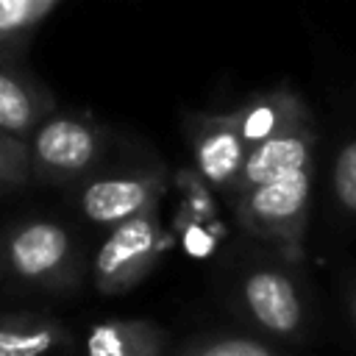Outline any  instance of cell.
Returning <instances> with one entry per match:
<instances>
[{"instance_id": "6", "label": "cell", "mask_w": 356, "mask_h": 356, "mask_svg": "<svg viewBox=\"0 0 356 356\" xmlns=\"http://www.w3.org/2000/svg\"><path fill=\"white\" fill-rule=\"evenodd\" d=\"M92 259V284L100 295H125L159 264L164 231L159 206H150L111 228Z\"/></svg>"}, {"instance_id": "16", "label": "cell", "mask_w": 356, "mask_h": 356, "mask_svg": "<svg viewBox=\"0 0 356 356\" xmlns=\"http://www.w3.org/2000/svg\"><path fill=\"white\" fill-rule=\"evenodd\" d=\"M44 19L33 0H0V58L17 56Z\"/></svg>"}, {"instance_id": "11", "label": "cell", "mask_w": 356, "mask_h": 356, "mask_svg": "<svg viewBox=\"0 0 356 356\" xmlns=\"http://www.w3.org/2000/svg\"><path fill=\"white\" fill-rule=\"evenodd\" d=\"M175 181L184 192V203H181V211L175 217L181 245L189 256L206 259L217 248L220 234H222L220 220H217V209L211 200V186L195 170L178 172Z\"/></svg>"}, {"instance_id": "12", "label": "cell", "mask_w": 356, "mask_h": 356, "mask_svg": "<svg viewBox=\"0 0 356 356\" xmlns=\"http://www.w3.org/2000/svg\"><path fill=\"white\" fill-rule=\"evenodd\" d=\"M170 334L153 320H103L86 334V356H170Z\"/></svg>"}, {"instance_id": "2", "label": "cell", "mask_w": 356, "mask_h": 356, "mask_svg": "<svg viewBox=\"0 0 356 356\" xmlns=\"http://www.w3.org/2000/svg\"><path fill=\"white\" fill-rule=\"evenodd\" d=\"M314 167L286 172L225 195L234 220L261 245L286 261H303V242L312 211Z\"/></svg>"}, {"instance_id": "8", "label": "cell", "mask_w": 356, "mask_h": 356, "mask_svg": "<svg viewBox=\"0 0 356 356\" xmlns=\"http://www.w3.org/2000/svg\"><path fill=\"white\" fill-rule=\"evenodd\" d=\"M317 142H320L317 125L306 122V125L289 128L284 134H275L259 145H250L245 164L239 170V178H236L231 192L270 181V178H278V175H286V172L312 170L317 161Z\"/></svg>"}, {"instance_id": "20", "label": "cell", "mask_w": 356, "mask_h": 356, "mask_svg": "<svg viewBox=\"0 0 356 356\" xmlns=\"http://www.w3.org/2000/svg\"><path fill=\"white\" fill-rule=\"evenodd\" d=\"M6 275V264H3V234H0V278Z\"/></svg>"}, {"instance_id": "14", "label": "cell", "mask_w": 356, "mask_h": 356, "mask_svg": "<svg viewBox=\"0 0 356 356\" xmlns=\"http://www.w3.org/2000/svg\"><path fill=\"white\" fill-rule=\"evenodd\" d=\"M170 356H289V353H284L264 337L209 331L170 348Z\"/></svg>"}, {"instance_id": "4", "label": "cell", "mask_w": 356, "mask_h": 356, "mask_svg": "<svg viewBox=\"0 0 356 356\" xmlns=\"http://www.w3.org/2000/svg\"><path fill=\"white\" fill-rule=\"evenodd\" d=\"M3 234V264L14 281L42 292H72L86 273L83 248L75 234L50 217H31Z\"/></svg>"}, {"instance_id": "7", "label": "cell", "mask_w": 356, "mask_h": 356, "mask_svg": "<svg viewBox=\"0 0 356 356\" xmlns=\"http://www.w3.org/2000/svg\"><path fill=\"white\" fill-rule=\"evenodd\" d=\"M181 128L195 161V172L222 197L234 189L248 156V145L231 111H186Z\"/></svg>"}, {"instance_id": "13", "label": "cell", "mask_w": 356, "mask_h": 356, "mask_svg": "<svg viewBox=\"0 0 356 356\" xmlns=\"http://www.w3.org/2000/svg\"><path fill=\"white\" fill-rule=\"evenodd\" d=\"M70 328L44 312L0 314V356H53L70 348Z\"/></svg>"}, {"instance_id": "15", "label": "cell", "mask_w": 356, "mask_h": 356, "mask_svg": "<svg viewBox=\"0 0 356 356\" xmlns=\"http://www.w3.org/2000/svg\"><path fill=\"white\" fill-rule=\"evenodd\" d=\"M328 189H331V206L337 217L342 222L356 225V134H348L337 145Z\"/></svg>"}, {"instance_id": "17", "label": "cell", "mask_w": 356, "mask_h": 356, "mask_svg": "<svg viewBox=\"0 0 356 356\" xmlns=\"http://www.w3.org/2000/svg\"><path fill=\"white\" fill-rule=\"evenodd\" d=\"M31 184L28 145L19 136L0 131V192H17Z\"/></svg>"}, {"instance_id": "3", "label": "cell", "mask_w": 356, "mask_h": 356, "mask_svg": "<svg viewBox=\"0 0 356 356\" xmlns=\"http://www.w3.org/2000/svg\"><path fill=\"white\" fill-rule=\"evenodd\" d=\"M31 181L72 189L89 172H95L111 145V134L86 111L53 108L25 139Z\"/></svg>"}, {"instance_id": "5", "label": "cell", "mask_w": 356, "mask_h": 356, "mask_svg": "<svg viewBox=\"0 0 356 356\" xmlns=\"http://www.w3.org/2000/svg\"><path fill=\"white\" fill-rule=\"evenodd\" d=\"M170 186L167 167L153 159H134L120 164H100L81 184L72 186L75 206L95 228H111L150 206H159Z\"/></svg>"}, {"instance_id": "9", "label": "cell", "mask_w": 356, "mask_h": 356, "mask_svg": "<svg viewBox=\"0 0 356 356\" xmlns=\"http://www.w3.org/2000/svg\"><path fill=\"white\" fill-rule=\"evenodd\" d=\"M245 145H259L275 134H284L289 128L314 122V114L309 108V103L286 83L273 86V89H261L248 95L236 108H228Z\"/></svg>"}, {"instance_id": "18", "label": "cell", "mask_w": 356, "mask_h": 356, "mask_svg": "<svg viewBox=\"0 0 356 356\" xmlns=\"http://www.w3.org/2000/svg\"><path fill=\"white\" fill-rule=\"evenodd\" d=\"M342 309H345V317H348L350 328L356 331V278H348L342 284Z\"/></svg>"}, {"instance_id": "10", "label": "cell", "mask_w": 356, "mask_h": 356, "mask_svg": "<svg viewBox=\"0 0 356 356\" xmlns=\"http://www.w3.org/2000/svg\"><path fill=\"white\" fill-rule=\"evenodd\" d=\"M56 108L53 92L25 67L0 58V131L28 139V134Z\"/></svg>"}, {"instance_id": "19", "label": "cell", "mask_w": 356, "mask_h": 356, "mask_svg": "<svg viewBox=\"0 0 356 356\" xmlns=\"http://www.w3.org/2000/svg\"><path fill=\"white\" fill-rule=\"evenodd\" d=\"M33 3H36V6H39V11H42V14L47 17V14L53 11V6H56L58 0H33Z\"/></svg>"}, {"instance_id": "1", "label": "cell", "mask_w": 356, "mask_h": 356, "mask_svg": "<svg viewBox=\"0 0 356 356\" xmlns=\"http://www.w3.org/2000/svg\"><path fill=\"white\" fill-rule=\"evenodd\" d=\"M231 303L264 339L306 342L314 331L312 292L298 273V264L275 250L239 264L231 284Z\"/></svg>"}]
</instances>
